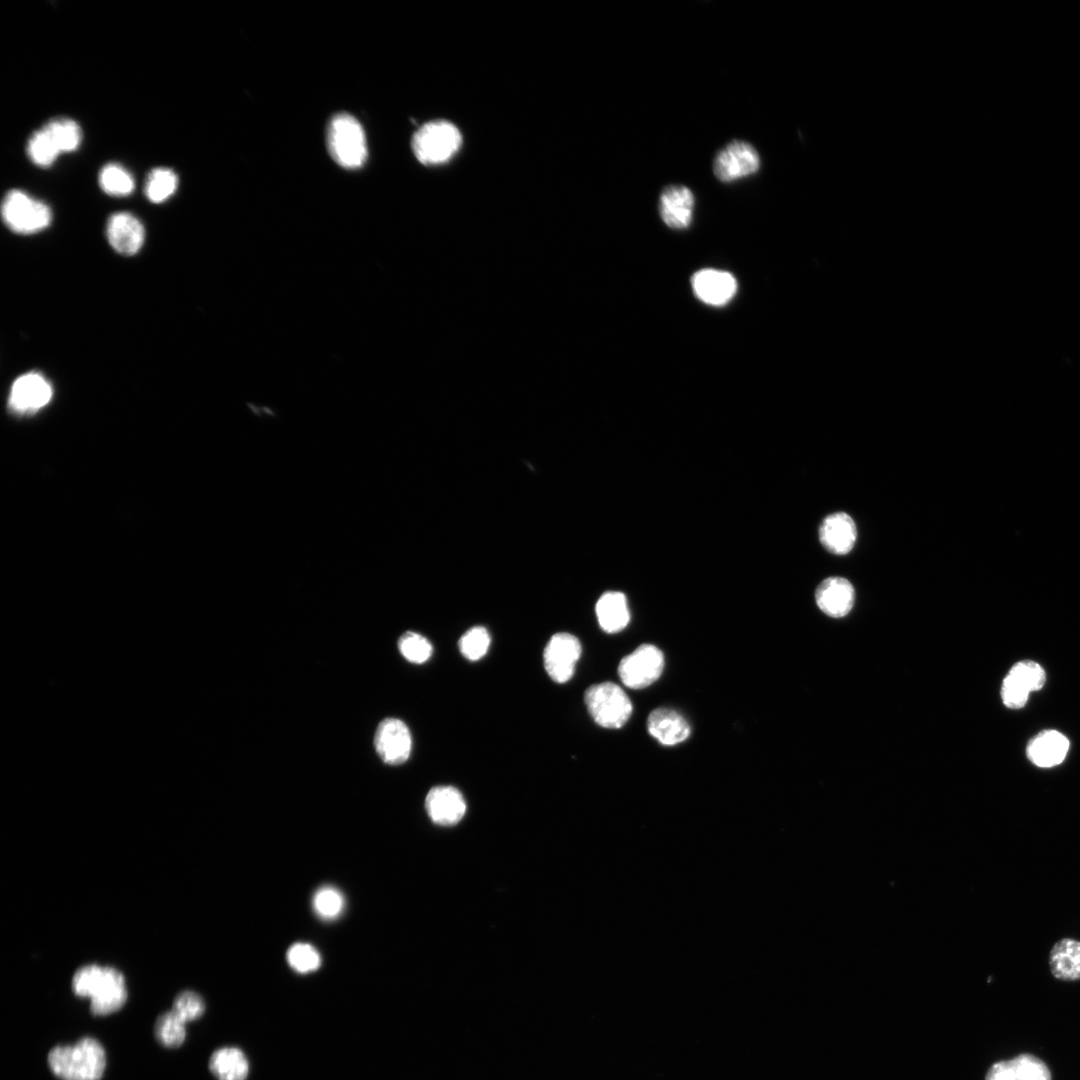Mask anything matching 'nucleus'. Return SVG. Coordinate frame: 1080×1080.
I'll list each match as a JSON object with an SVG mask.
<instances>
[{
	"label": "nucleus",
	"instance_id": "dca6fc26",
	"mask_svg": "<svg viewBox=\"0 0 1080 1080\" xmlns=\"http://www.w3.org/2000/svg\"><path fill=\"white\" fill-rule=\"evenodd\" d=\"M425 807L434 823L446 826L458 823L466 811L464 797L452 786L433 787L426 796Z\"/></svg>",
	"mask_w": 1080,
	"mask_h": 1080
},
{
	"label": "nucleus",
	"instance_id": "9b49d317",
	"mask_svg": "<svg viewBox=\"0 0 1080 1080\" xmlns=\"http://www.w3.org/2000/svg\"><path fill=\"white\" fill-rule=\"evenodd\" d=\"M375 749L383 762L400 765L410 756L412 739L406 724L396 718L382 720L375 732Z\"/></svg>",
	"mask_w": 1080,
	"mask_h": 1080
},
{
	"label": "nucleus",
	"instance_id": "a878e982",
	"mask_svg": "<svg viewBox=\"0 0 1080 1080\" xmlns=\"http://www.w3.org/2000/svg\"><path fill=\"white\" fill-rule=\"evenodd\" d=\"M98 181L106 194L115 197L131 194L135 185L132 175L116 163L106 164L99 173Z\"/></svg>",
	"mask_w": 1080,
	"mask_h": 1080
},
{
	"label": "nucleus",
	"instance_id": "7ed1b4c3",
	"mask_svg": "<svg viewBox=\"0 0 1080 1080\" xmlns=\"http://www.w3.org/2000/svg\"><path fill=\"white\" fill-rule=\"evenodd\" d=\"M327 146L333 160L344 168H358L367 157L363 128L357 119L347 113L337 114L330 120Z\"/></svg>",
	"mask_w": 1080,
	"mask_h": 1080
},
{
	"label": "nucleus",
	"instance_id": "423d86ee",
	"mask_svg": "<svg viewBox=\"0 0 1080 1080\" xmlns=\"http://www.w3.org/2000/svg\"><path fill=\"white\" fill-rule=\"evenodd\" d=\"M584 700L591 717L604 728H620L632 714V703L627 694L612 682L590 686Z\"/></svg>",
	"mask_w": 1080,
	"mask_h": 1080
},
{
	"label": "nucleus",
	"instance_id": "bb28decb",
	"mask_svg": "<svg viewBox=\"0 0 1080 1080\" xmlns=\"http://www.w3.org/2000/svg\"><path fill=\"white\" fill-rule=\"evenodd\" d=\"M178 186L177 174L169 168H155L150 171L145 182V195L153 203L169 199Z\"/></svg>",
	"mask_w": 1080,
	"mask_h": 1080
},
{
	"label": "nucleus",
	"instance_id": "cd10ccee",
	"mask_svg": "<svg viewBox=\"0 0 1080 1080\" xmlns=\"http://www.w3.org/2000/svg\"><path fill=\"white\" fill-rule=\"evenodd\" d=\"M312 907L319 918L331 921L337 919L343 913L345 899L339 889L326 885L320 887L314 893Z\"/></svg>",
	"mask_w": 1080,
	"mask_h": 1080
},
{
	"label": "nucleus",
	"instance_id": "39448f33",
	"mask_svg": "<svg viewBox=\"0 0 1080 1080\" xmlns=\"http://www.w3.org/2000/svg\"><path fill=\"white\" fill-rule=\"evenodd\" d=\"M1 213L4 223L15 233L33 234L47 228L52 220L50 207L21 190L5 195Z\"/></svg>",
	"mask_w": 1080,
	"mask_h": 1080
},
{
	"label": "nucleus",
	"instance_id": "5701e85b",
	"mask_svg": "<svg viewBox=\"0 0 1080 1080\" xmlns=\"http://www.w3.org/2000/svg\"><path fill=\"white\" fill-rule=\"evenodd\" d=\"M208 1066L217 1080H246L249 1073L248 1060L237 1047L215 1050L209 1058Z\"/></svg>",
	"mask_w": 1080,
	"mask_h": 1080
},
{
	"label": "nucleus",
	"instance_id": "f704fd0d",
	"mask_svg": "<svg viewBox=\"0 0 1080 1080\" xmlns=\"http://www.w3.org/2000/svg\"><path fill=\"white\" fill-rule=\"evenodd\" d=\"M985 1080H1016L1012 1059L994 1063L988 1070Z\"/></svg>",
	"mask_w": 1080,
	"mask_h": 1080
},
{
	"label": "nucleus",
	"instance_id": "b1692460",
	"mask_svg": "<svg viewBox=\"0 0 1080 1080\" xmlns=\"http://www.w3.org/2000/svg\"><path fill=\"white\" fill-rule=\"evenodd\" d=\"M185 1024L172 1010L165 1011L155 1020L154 1037L165 1048H178L186 1038Z\"/></svg>",
	"mask_w": 1080,
	"mask_h": 1080
},
{
	"label": "nucleus",
	"instance_id": "393cba45",
	"mask_svg": "<svg viewBox=\"0 0 1080 1080\" xmlns=\"http://www.w3.org/2000/svg\"><path fill=\"white\" fill-rule=\"evenodd\" d=\"M43 129L49 134L60 153L72 152L81 144L82 133L77 122L68 118H56L47 122Z\"/></svg>",
	"mask_w": 1080,
	"mask_h": 1080
},
{
	"label": "nucleus",
	"instance_id": "a211bd4d",
	"mask_svg": "<svg viewBox=\"0 0 1080 1080\" xmlns=\"http://www.w3.org/2000/svg\"><path fill=\"white\" fill-rule=\"evenodd\" d=\"M1069 746V740L1064 734L1054 729H1045L1030 739L1026 755L1034 765L1050 768L1063 762Z\"/></svg>",
	"mask_w": 1080,
	"mask_h": 1080
},
{
	"label": "nucleus",
	"instance_id": "72a5a7b5",
	"mask_svg": "<svg viewBox=\"0 0 1080 1080\" xmlns=\"http://www.w3.org/2000/svg\"><path fill=\"white\" fill-rule=\"evenodd\" d=\"M1016 1080H1051L1048 1066L1032 1054H1020L1012 1059Z\"/></svg>",
	"mask_w": 1080,
	"mask_h": 1080
},
{
	"label": "nucleus",
	"instance_id": "2eb2a0df",
	"mask_svg": "<svg viewBox=\"0 0 1080 1080\" xmlns=\"http://www.w3.org/2000/svg\"><path fill=\"white\" fill-rule=\"evenodd\" d=\"M106 235L112 248L118 253L130 256L142 247L145 230L142 223L128 212H118L110 216Z\"/></svg>",
	"mask_w": 1080,
	"mask_h": 1080
},
{
	"label": "nucleus",
	"instance_id": "412c9836",
	"mask_svg": "<svg viewBox=\"0 0 1080 1080\" xmlns=\"http://www.w3.org/2000/svg\"><path fill=\"white\" fill-rule=\"evenodd\" d=\"M1049 966L1057 979L1080 980V941L1063 938L1056 942L1050 950Z\"/></svg>",
	"mask_w": 1080,
	"mask_h": 1080
},
{
	"label": "nucleus",
	"instance_id": "20e7f679",
	"mask_svg": "<svg viewBox=\"0 0 1080 1080\" xmlns=\"http://www.w3.org/2000/svg\"><path fill=\"white\" fill-rule=\"evenodd\" d=\"M462 136L458 128L445 120L422 125L412 138V150L425 165L447 162L459 150Z\"/></svg>",
	"mask_w": 1080,
	"mask_h": 1080
},
{
	"label": "nucleus",
	"instance_id": "1a4fd4ad",
	"mask_svg": "<svg viewBox=\"0 0 1080 1080\" xmlns=\"http://www.w3.org/2000/svg\"><path fill=\"white\" fill-rule=\"evenodd\" d=\"M760 168V156L754 146L743 140H733L714 158L713 172L716 178L729 183L752 174Z\"/></svg>",
	"mask_w": 1080,
	"mask_h": 1080
},
{
	"label": "nucleus",
	"instance_id": "4468645a",
	"mask_svg": "<svg viewBox=\"0 0 1080 1080\" xmlns=\"http://www.w3.org/2000/svg\"><path fill=\"white\" fill-rule=\"evenodd\" d=\"M694 206L692 191L683 185H668L659 197L660 217L672 229H686L691 224Z\"/></svg>",
	"mask_w": 1080,
	"mask_h": 1080
},
{
	"label": "nucleus",
	"instance_id": "6ab92c4d",
	"mask_svg": "<svg viewBox=\"0 0 1080 1080\" xmlns=\"http://www.w3.org/2000/svg\"><path fill=\"white\" fill-rule=\"evenodd\" d=\"M815 599L822 612L831 617H843L849 613L855 600L852 584L842 577H829L816 589Z\"/></svg>",
	"mask_w": 1080,
	"mask_h": 1080
},
{
	"label": "nucleus",
	"instance_id": "473e14b6",
	"mask_svg": "<svg viewBox=\"0 0 1080 1080\" xmlns=\"http://www.w3.org/2000/svg\"><path fill=\"white\" fill-rule=\"evenodd\" d=\"M398 648L405 659L416 664L426 662L432 654L430 642L414 632L404 633L398 641Z\"/></svg>",
	"mask_w": 1080,
	"mask_h": 1080
},
{
	"label": "nucleus",
	"instance_id": "6e6552de",
	"mask_svg": "<svg viewBox=\"0 0 1080 1080\" xmlns=\"http://www.w3.org/2000/svg\"><path fill=\"white\" fill-rule=\"evenodd\" d=\"M663 668V653L654 645L643 644L620 661L618 674L624 685L640 689L654 683Z\"/></svg>",
	"mask_w": 1080,
	"mask_h": 1080
},
{
	"label": "nucleus",
	"instance_id": "c85d7f7f",
	"mask_svg": "<svg viewBox=\"0 0 1080 1080\" xmlns=\"http://www.w3.org/2000/svg\"><path fill=\"white\" fill-rule=\"evenodd\" d=\"M27 154L30 160L39 167H49L61 154L57 146L43 129L35 131L28 140Z\"/></svg>",
	"mask_w": 1080,
	"mask_h": 1080
},
{
	"label": "nucleus",
	"instance_id": "4be33fe9",
	"mask_svg": "<svg viewBox=\"0 0 1080 1080\" xmlns=\"http://www.w3.org/2000/svg\"><path fill=\"white\" fill-rule=\"evenodd\" d=\"M595 611L600 627L607 633L623 630L630 620L627 599L621 592L604 593L598 599Z\"/></svg>",
	"mask_w": 1080,
	"mask_h": 1080
},
{
	"label": "nucleus",
	"instance_id": "0eeeda50",
	"mask_svg": "<svg viewBox=\"0 0 1080 1080\" xmlns=\"http://www.w3.org/2000/svg\"><path fill=\"white\" fill-rule=\"evenodd\" d=\"M1046 674L1040 664L1032 660L1015 663L1001 686L1003 704L1010 709L1023 708L1031 692L1039 691L1045 684Z\"/></svg>",
	"mask_w": 1080,
	"mask_h": 1080
},
{
	"label": "nucleus",
	"instance_id": "7c9ffc66",
	"mask_svg": "<svg viewBox=\"0 0 1080 1080\" xmlns=\"http://www.w3.org/2000/svg\"><path fill=\"white\" fill-rule=\"evenodd\" d=\"M490 635L481 626H475L467 630L459 639L458 646L461 654L470 661H477L488 651Z\"/></svg>",
	"mask_w": 1080,
	"mask_h": 1080
},
{
	"label": "nucleus",
	"instance_id": "c756f323",
	"mask_svg": "<svg viewBox=\"0 0 1080 1080\" xmlns=\"http://www.w3.org/2000/svg\"><path fill=\"white\" fill-rule=\"evenodd\" d=\"M287 962L297 973L308 974L316 971L320 967L321 956L313 945L298 942L289 947L287 951Z\"/></svg>",
	"mask_w": 1080,
	"mask_h": 1080
},
{
	"label": "nucleus",
	"instance_id": "f03ea898",
	"mask_svg": "<svg viewBox=\"0 0 1080 1080\" xmlns=\"http://www.w3.org/2000/svg\"><path fill=\"white\" fill-rule=\"evenodd\" d=\"M47 1062L60 1080H100L106 1067V1052L97 1039L84 1036L74 1044L53 1047Z\"/></svg>",
	"mask_w": 1080,
	"mask_h": 1080
},
{
	"label": "nucleus",
	"instance_id": "ddd939ff",
	"mask_svg": "<svg viewBox=\"0 0 1080 1080\" xmlns=\"http://www.w3.org/2000/svg\"><path fill=\"white\" fill-rule=\"evenodd\" d=\"M691 285L695 296L712 306L727 304L737 291V282L732 274L712 268L695 272Z\"/></svg>",
	"mask_w": 1080,
	"mask_h": 1080
},
{
	"label": "nucleus",
	"instance_id": "2f4dec72",
	"mask_svg": "<svg viewBox=\"0 0 1080 1080\" xmlns=\"http://www.w3.org/2000/svg\"><path fill=\"white\" fill-rule=\"evenodd\" d=\"M205 1007L200 994L192 990H183L175 996L171 1010L187 1023L199 1019L204 1014Z\"/></svg>",
	"mask_w": 1080,
	"mask_h": 1080
},
{
	"label": "nucleus",
	"instance_id": "f257e3e1",
	"mask_svg": "<svg viewBox=\"0 0 1080 1080\" xmlns=\"http://www.w3.org/2000/svg\"><path fill=\"white\" fill-rule=\"evenodd\" d=\"M72 990L77 996L90 998L89 1010L94 1016L115 1013L128 997L123 974L114 967L96 964L77 969L72 977Z\"/></svg>",
	"mask_w": 1080,
	"mask_h": 1080
},
{
	"label": "nucleus",
	"instance_id": "f3484780",
	"mask_svg": "<svg viewBox=\"0 0 1080 1080\" xmlns=\"http://www.w3.org/2000/svg\"><path fill=\"white\" fill-rule=\"evenodd\" d=\"M857 538L854 520L845 512H836L823 519L819 540L830 553L844 555L851 551Z\"/></svg>",
	"mask_w": 1080,
	"mask_h": 1080
},
{
	"label": "nucleus",
	"instance_id": "aec40b11",
	"mask_svg": "<svg viewBox=\"0 0 1080 1080\" xmlns=\"http://www.w3.org/2000/svg\"><path fill=\"white\" fill-rule=\"evenodd\" d=\"M647 730L650 735L666 746L681 743L690 735V726L686 719L668 708H658L649 714Z\"/></svg>",
	"mask_w": 1080,
	"mask_h": 1080
},
{
	"label": "nucleus",
	"instance_id": "f8f14e48",
	"mask_svg": "<svg viewBox=\"0 0 1080 1080\" xmlns=\"http://www.w3.org/2000/svg\"><path fill=\"white\" fill-rule=\"evenodd\" d=\"M52 394V387L43 375L29 372L14 381L9 406L18 413H34L48 404Z\"/></svg>",
	"mask_w": 1080,
	"mask_h": 1080
},
{
	"label": "nucleus",
	"instance_id": "9d476101",
	"mask_svg": "<svg viewBox=\"0 0 1080 1080\" xmlns=\"http://www.w3.org/2000/svg\"><path fill=\"white\" fill-rule=\"evenodd\" d=\"M581 644L572 634L560 632L554 634L544 650V666L549 677L557 683H565L574 674L575 666L581 656Z\"/></svg>",
	"mask_w": 1080,
	"mask_h": 1080
}]
</instances>
